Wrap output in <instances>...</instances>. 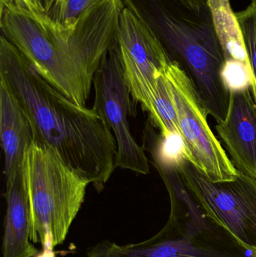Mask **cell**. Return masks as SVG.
I'll list each match as a JSON object with an SVG mask.
<instances>
[{
  "label": "cell",
  "instance_id": "6da1fadb",
  "mask_svg": "<svg viewBox=\"0 0 256 257\" xmlns=\"http://www.w3.org/2000/svg\"><path fill=\"white\" fill-rule=\"evenodd\" d=\"M0 82L30 120L34 142L61 160L102 191L117 169L115 138L103 117L53 87L3 35Z\"/></svg>",
  "mask_w": 256,
  "mask_h": 257
},
{
  "label": "cell",
  "instance_id": "9a60e30c",
  "mask_svg": "<svg viewBox=\"0 0 256 257\" xmlns=\"http://www.w3.org/2000/svg\"><path fill=\"white\" fill-rule=\"evenodd\" d=\"M149 113L160 130L161 134L165 140H168L174 136L180 138L177 108L169 82L164 73L159 77L156 94Z\"/></svg>",
  "mask_w": 256,
  "mask_h": 257
},
{
  "label": "cell",
  "instance_id": "ffe728a7",
  "mask_svg": "<svg viewBox=\"0 0 256 257\" xmlns=\"http://www.w3.org/2000/svg\"><path fill=\"white\" fill-rule=\"evenodd\" d=\"M34 257H56V252L54 250L43 249L42 252H39Z\"/></svg>",
  "mask_w": 256,
  "mask_h": 257
},
{
  "label": "cell",
  "instance_id": "2e32d148",
  "mask_svg": "<svg viewBox=\"0 0 256 257\" xmlns=\"http://www.w3.org/2000/svg\"><path fill=\"white\" fill-rule=\"evenodd\" d=\"M234 13L243 36L250 66L252 81L249 85L256 100V0H252L244 10Z\"/></svg>",
  "mask_w": 256,
  "mask_h": 257
},
{
  "label": "cell",
  "instance_id": "277c9868",
  "mask_svg": "<svg viewBox=\"0 0 256 257\" xmlns=\"http://www.w3.org/2000/svg\"><path fill=\"white\" fill-rule=\"evenodd\" d=\"M154 164L169 193V219L150 239L120 246V257H252L227 229L207 217L174 160L156 157Z\"/></svg>",
  "mask_w": 256,
  "mask_h": 257
},
{
  "label": "cell",
  "instance_id": "8992f818",
  "mask_svg": "<svg viewBox=\"0 0 256 257\" xmlns=\"http://www.w3.org/2000/svg\"><path fill=\"white\" fill-rule=\"evenodd\" d=\"M164 75L169 82L178 115L180 154L210 181L235 179L238 170L209 126L208 111L186 71L172 59Z\"/></svg>",
  "mask_w": 256,
  "mask_h": 257
},
{
  "label": "cell",
  "instance_id": "8fae6325",
  "mask_svg": "<svg viewBox=\"0 0 256 257\" xmlns=\"http://www.w3.org/2000/svg\"><path fill=\"white\" fill-rule=\"evenodd\" d=\"M7 209L3 257H34L39 253L30 241V214L24 178V166L6 180Z\"/></svg>",
  "mask_w": 256,
  "mask_h": 257
},
{
  "label": "cell",
  "instance_id": "5b68a950",
  "mask_svg": "<svg viewBox=\"0 0 256 257\" xmlns=\"http://www.w3.org/2000/svg\"><path fill=\"white\" fill-rule=\"evenodd\" d=\"M24 178L30 206V241L54 250L66 240L90 183L55 151L34 142L24 159Z\"/></svg>",
  "mask_w": 256,
  "mask_h": 257
},
{
  "label": "cell",
  "instance_id": "ac0fdd59",
  "mask_svg": "<svg viewBox=\"0 0 256 257\" xmlns=\"http://www.w3.org/2000/svg\"><path fill=\"white\" fill-rule=\"evenodd\" d=\"M0 2L1 4L11 5L23 9L37 21L42 20V13L36 0H0Z\"/></svg>",
  "mask_w": 256,
  "mask_h": 257
},
{
  "label": "cell",
  "instance_id": "52a82bcc",
  "mask_svg": "<svg viewBox=\"0 0 256 257\" xmlns=\"http://www.w3.org/2000/svg\"><path fill=\"white\" fill-rule=\"evenodd\" d=\"M174 163L207 217L228 231L246 250L256 248V180L238 171L232 181L214 182L181 154Z\"/></svg>",
  "mask_w": 256,
  "mask_h": 257
},
{
  "label": "cell",
  "instance_id": "7c38bea8",
  "mask_svg": "<svg viewBox=\"0 0 256 257\" xmlns=\"http://www.w3.org/2000/svg\"><path fill=\"white\" fill-rule=\"evenodd\" d=\"M0 136L4 153L3 174L8 179L24 166L34 142L30 120L9 89L0 82Z\"/></svg>",
  "mask_w": 256,
  "mask_h": 257
},
{
  "label": "cell",
  "instance_id": "3957f363",
  "mask_svg": "<svg viewBox=\"0 0 256 257\" xmlns=\"http://www.w3.org/2000/svg\"><path fill=\"white\" fill-rule=\"evenodd\" d=\"M135 9L157 35L166 51L176 57L193 82L209 114L225 120L230 87L227 63L211 15L201 18L171 0H123ZM174 60V59H173Z\"/></svg>",
  "mask_w": 256,
  "mask_h": 257
},
{
  "label": "cell",
  "instance_id": "ba28073f",
  "mask_svg": "<svg viewBox=\"0 0 256 257\" xmlns=\"http://www.w3.org/2000/svg\"><path fill=\"white\" fill-rule=\"evenodd\" d=\"M124 5L117 34L120 63L131 95L149 112L159 77L172 58L153 29Z\"/></svg>",
  "mask_w": 256,
  "mask_h": 257
},
{
  "label": "cell",
  "instance_id": "30bf717a",
  "mask_svg": "<svg viewBox=\"0 0 256 257\" xmlns=\"http://www.w3.org/2000/svg\"><path fill=\"white\" fill-rule=\"evenodd\" d=\"M216 130L236 169L256 180V100L249 84L230 87L226 116Z\"/></svg>",
  "mask_w": 256,
  "mask_h": 257
},
{
  "label": "cell",
  "instance_id": "7a4b0ae2",
  "mask_svg": "<svg viewBox=\"0 0 256 257\" xmlns=\"http://www.w3.org/2000/svg\"><path fill=\"white\" fill-rule=\"evenodd\" d=\"M123 0H105L87 10L70 34L1 4L2 35L53 87L86 106L103 57L117 43Z\"/></svg>",
  "mask_w": 256,
  "mask_h": 257
},
{
  "label": "cell",
  "instance_id": "9c48e42d",
  "mask_svg": "<svg viewBox=\"0 0 256 257\" xmlns=\"http://www.w3.org/2000/svg\"><path fill=\"white\" fill-rule=\"evenodd\" d=\"M93 109L106 121L117 144V168L141 175L150 173V165L142 147L129 126L131 93L125 81L117 43L108 50L93 80Z\"/></svg>",
  "mask_w": 256,
  "mask_h": 257
},
{
  "label": "cell",
  "instance_id": "44dd1931",
  "mask_svg": "<svg viewBox=\"0 0 256 257\" xmlns=\"http://www.w3.org/2000/svg\"><path fill=\"white\" fill-rule=\"evenodd\" d=\"M251 255H252V257H256V248L252 249L251 250Z\"/></svg>",
  "mask_w": 256,
  "mask_h": 257
},
{
  "label": "cell",
  "instance_id": "5bb4252c",
  "mask_svg": "<svg viewBox=\"0 0 256 257\" xmlns=\"http://www.w3.org/2000/svg\"><path fill=\"white\" fill-rule=\"evenodd\" d=\"M105 0H36L42 18L60 33L70 34L81 17Z\"/></svg>",
  "mask_w": 256,
  "mask_h": 257
},
{
  "label": "cell",
  "instance_id": "4fadbf2b",
  "mask_svg": "<svg viewBox=\"0 0 256 257\" xmlns=\"http://www.w3.org/2000/svg\"><path fill=\"white\" fill-rule=\"evenodd\" d=\"M216 36L220 42L227 66H239L246 72L250 84L252 72L243 36L230 0H207Z\"/></svg>",
  "mask_w": 256,
  "mask_h": 257
},
{
  "label": "cell",
  "instance_id": "e0dca14e",
  "mask_svg": "<svg viewBox=\"0 0 256 257\" xmlns=\"http://www.w3.org/2000/svg\"><path fill=\"white\" fill-rule=\"evenodd\" d=\"M87 257H120V246L105 241L92 248Z\"/></svg>",
  "mask_w": 256,
  "mask_h": 257
},
{
  "label": "cell",
  "instance_id": "d6986e66",
  "mask_svg": "<svg viewBox=\"0 0 256 257\" xmlns=\"http://www.w3.org/2000/svg\"><path fill=\"white\" fill-rule=\"evenodd\" d=\"M174 3L180 5L182 7L189 10V12L203 16L207 12H210L207 0H171Z\"/></svg>",
  "mask_w": 256,
  "mask_h": 257
}]
</instances>
